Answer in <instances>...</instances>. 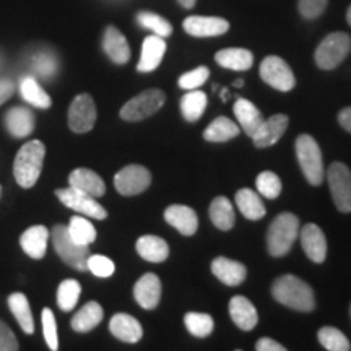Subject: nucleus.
I'll use <instances>...</instances> for the list:
<instances>
[{
    "label": "nucleus",
    "instance_id": "obj_1",
    "mask_svg": "<svg viewBox=\"0 0 351 351\" xmlns=\"http://www.w3.org/2000/svg\"><path fill=\"white\" fill-rule=\"evenodd\" d=\"M271 295L280 304L300 313H311L315 307L313 288L295 275H283L271 285Z\"/></svg>",
    "mask_w": 351,
    "mask_h": 351
},
{
    "label": "nucleus",
    "instance_id": "obj_2",
    "mask_svg": "<svg viewBox=\"0 0 351 351\" xmlns=\"http://www.w3.org/2000/svg\"><path fill=\"white\" fill-rule=\"evenodd\" d=\"M44 156H46V147L39 140H29L20 148L13 163V176L20 187L32 189L38 182L43 171Z\"/></svg>",
    "mask_w": 351,
    "mask_h": 351
},
{
    "label": "nucleus",
    "instance_id": "obj_3",
    "mask_svg": "<svg viewBox=\"0 0 351 351\" xmlns=\"http://www.w3.org/2000/svg\"><path fill=\"white\" fill-rule=\"evenodd\" d=\"M300 218L295 213H280L270 223L269 232H267V249H269L270 256H287L300 236Z\"/></svg>",
    "mask_w": 351,
    "mask_h": 351
},
{
    "label": "nucleus",
    "instance_id": "obj_4",
    "mask_svg": "<svg viewBox=\"0 0 351 351\" xmlns=\"http://www.w3.org/2000/svg\"><path fill=\"white\" fill-rule=\"evenodd\" d=\"M296 158L300 168L311 186H320L326 178L322 152L314 137L302 134L296 138Z\"/></svg>",
    "mask_w": 351,
    "mask_h": 351
},
{
    "label": "nucleus",
    "instance_id": "obj_5",
    "mask_svg": "<svg viewBox=\"0 0 351 351\" xmlns=\"http://www.w3.org/2000/svg\"><path fill=\"white\" fill-rule=\"evenodd\" d=\"M52 244L59 257L67 263L69 267L78 271H85L88 257H90V247L86 244L77 243L70 236L69 228L64 225H56L52 228Z\"/></svg>",
    "mask_w": 351,
    "mask_h": 351
},
{
    "label": "nucleus",
    "instance_id": "obj_6",
    "mask_svg": "<svg viewBox=\"0 0 351 351\" xmlns=\"http://www.w3.org/2000/svg\"><path fill=\"white\" fill-rule=\"evenodd\" d=\"M351 49V38L346 33H330L315 49L314 59L319 69L333 70L343 62Z\"/></svg>",
    "mask_w": 351,
    "mask_h": 351
},
{
    "label": "nucleus",
    "instance_id": "obj_7",
    "mask_svg": "<svg viewBox=\"0 0 351 351\" xmlns=\"http://www.w3.org/2000/svg\"><path fill=\"white\" fill-rule=\"evenodd\" d=\"M166 101V95L161 90H147L143 93H140L132 98L130 101L122 106L121 109V117L127 122H138L147 119L160 111V108L163 106Z\"/></svg>",
    "mask_w": 351,
    "mask_h": 351
},
{
    "label": "nucleus",
    "instance_id": "obj_8",
    "mask_svg": "<svg viewBox=\"0 0 351 351\" xmlns=\"http://www.w3.org/2000/svg\"><path fill=\"white\" fill-rule=\"evenodd\" d=\"M328 187L335 207L341 213L351 212V171L346 165L335 161L327 173Z\"/></svg>",
    "mask_w": 351,
    "mask_h": 351
},
{
    "label": "nucleus",
    "instance_id": "obj_9",
    "mask_svg": "<svg viewBox=\"0 0 351 351\" xmlns=\"http://www.w3.org/2000/svg\"><path fill=\"white\" fill-rule=\"evenodd\" d=\"M261 78L267 85L278 91H291L296 85V78L293 70L285 62L282 57L269 56L261 64Z\"/></svg>",
    "mask_w": 351,
    "mask_h": 351
},
{
    "label": "nucleus",
    "instance_id": "obj_10",
    "mask_svg": "<svg viewBox=\"0 0 351 351\" xmlns=\"http://www.w3.org/2000/svg\"><path fill=\"white\" fill-rule=\"evenodd\" d=\"M56 197L62 202L65 207L75 210L77 213L85 215V217L95 219H104L108 217L106 208L99 205L95 197L85 194V192L78 191L75 187L57 189Z\"/></svg>",
    "mask_w": 351,
    "mask_h": 351
},
{
    "label": "nucleus",
    "instance_id": "obj_11",
    "mask_svg": "<svg viewBox=\"0 0 351 351\" xmlns=\"http://www.w3.org/2000/svg\"><path fill=\"white\" fill-rule=\"evenodd\" d=\"M152 184L150 171L140 165H129L114 176V186L121 195L132 197L147 191Z\"/></svg>",
    "mask_w": 351,
    "mask_h": 351
},
{
    "label": "nucleus",
    "instance_id": "obj_12",
    "mask_svg": "<svg viewBox=\"0 0 351 351\" xmlns=\"http://www.w3.org/2000/svg\"><path fill=\"white\" fill-rule=\"evenodd\" d=\"M96 104L90 95H78L69 108V125L75 134H86L95 127Z\"/></svg>",
    "mask_w": 351,
    "mask_h": 351
},
{
    "label": "nucleus",
    "instance_id": "obj_13",
    "mask_svg": "<svg viewBox=\"0 0 351 351\" xmlns=\"http://www.w3.org/2000/svg\"><path fill=\"white\" fill-rule=\"evenodd\" d=\"M182 26L186 33L195 38L221 36V34H225L230 29V23L225 19H219V16L192 15L184 20Z\"/></svg>",
    "mask_w": 351,
    "mask_h": 351
},
{
    "label": "nucleus",
    "instance_id": "obj_14",
    "mask_svg": "<svg viewBox=\"0 0 351 351\" xmlns=\"http://www.w3.org/2000/svg\"><path fill=\"white\" fill-rule=\"evenodd\" d=\"M301 245L306 256L314 263H322L327 257V239L324 231L314 223H307L300 230Z\"/></svg>",
    "mask_w": 351,
    "mask_h": 351
},
{
    "label": "nucleus",
    "instance_id": "obj_15",
    "mask_svg": "<svg viewBox=\"0 0 351 351\" xmlns=\"http://www.w3.org/2000/svg\"><path fill=\"white\" fill-rule=\"evenodd\" d=\"M289 125V117L287 114H275V116L269 117L263 121L261 127H258L256 134L252 135V142L257 148H269L275 145L282 138L285 130Z\"/></svg>",
    "mask_w": 351,
    "mask_h": 351
},
{
    "label": "nucleus",
    "instance_id": "obj_16",
    "mask_svg": "<svg viewBox=\"0 0 351 351\" xmlns=\"http://www.w3.org/2000/svg\"><path fill=\"white\" fill-rule=\"evenodd\" d=\"M134 298L143 309H155L161 300V280L155 274H145L135 283Z\"/></svg>",
    "mask_w": 351,
    "mask_h": 351
},
{
    "label": "nucleus",
    "instance_id": "obj_17",
    "mask_svg": "<svg viewBox=\"0 0 351 351\" xmlns=\"http://www.w3.org/2000/svg\"><path fill=\"white\" fill-rule=\"evenodd\" d=\"M165 219L168 225L176 228L182 236H194L199 228V218L191 207L186 205H171L166 208Z\"/></svg>",
    "mask_w": 351,
    "mask_h": 351
},
{
    "label": "nucleus",
    "instance_id": "obj_18",
    "mask_svg": "<svg viewBox=\"0 0 351 351\" xmlns=\"http://www.w3.org/2000/svg\"><path fill=\"white\" fill-rule=\"evenodd\" d=\"M69 184L70 187H75L78 191L95 197V199H99V197L106 194V184L101 179V176L86 168L72 171L69 176Z\"/></svg>",
    "mask_w": 351,
    "mask_h": 351
},
{
    "label": "nucleus",
    "instance_id": "obj_19",
    "mask_svg": "<svg viewBox=\"0 0 351 351\" xmlns=\"http://www.w3.org/2000/svg\"><path fill=\"white\" fill-rule=\"evenodd\" d=\"M166 52V43L161 36L152 34V36L145 38L142 46V56H140L137 70L142 73L153 72V70L160 67L161 60H163Z\"/></svg>",
    "mask_w": 351,
    "mask_h": 351
},
{
    "label": "nucleus",
    "instance_id": "obj_20",
    "mask_svg": "<svg viewBox=\"0 0 351 351\" xmlns=\"http://www.w3.org/2000/svg\"><path fill=\"white\" fill-rule=\"evenodd\" d=\"M109 330L117 340L125 341V343H137L143 337V328L140 322L129 314L112 315L111 322H109Z\"/></svg>",
    "mask_w": 351,
    "mask_h": 351
},
{
    "label": "nucleus",
    "instance_id": "obj_21",
    "mask_svg": "<svg viewBox=\"0 0 351 351\" xmlns=\"http://www.w3.org/2000/svg\"><path fill=\"white\" fill-rule=\"evenodd\" d=\"M103 49L114 64H127L130 59V47L124 34L116 26H108L104 32Z\"/></svg>",
    "mask_w": 351,
    "mask_h": 351
},
{
    "label": "nucleus",
    "instance_id": "obj_22",
    "mask_svg": "<svg viewBox=\"0 0 351 351\" xmlns=\"http://www.w3.org/2000/svg\"><path fill=\"white\" fill-rule=\"evenodd\" d=\"M230 315L232 322L238 326L241 330H252L258 322V314L256 306L252 304L247 298L234 296L230 301Z\"/></svg>",
    "mask_w": 351,
    "mask_h": 351
},
{
    "label": "nucleus",
    "instance_id": "obj_23",
    "mask_svg": "<svg viewBox=\"0 0 351 351\" xmlns=\"http://www.w3.org/2000/svg\"><path fill=\"white\" fill-rule=\"evenodd\" d=\"M47 241H49V230L43 225L28 228L20 238L21 249L32 258H43L47 251Z\"/></svg>",
    "mask_w": 351,
    "mask_h": 351
},
{
    "label": "nucleus",
    "instance_id": "obj_24",
    "mask_svg": "<svg viewBox=\"0 0 351 351\" xmlns=\"http://www.w3.org/2000/svg\"><path fill=\"white\" fill-rule=\"evenodd\" d=\"M212 271L219 282H223L228 287H238L245 280L247 270L241 262L231 261L226 257H217L212 262Z\"/></svg>",
    "mask_w": 351,
    "mask_h": 351
},
{
    "label": "nucleus",
    "instance_id": "obj_25",
    "mask_svg": "<svg viewBox=\"0 0 351 351\" xmlns=\"http://www.w3.org/2000/svg\"><path fill=\"white\" fill-rule=\"evenodd\" d=\"M234 116L236 119H238L241 129H243L249 137H252V135L256 134L257 129L263 122L262 112L258 111L256 104L245 98H238V101L234 103Z\"/></svg>",
    "mask_w": 351,
    "mask_h": 351
},
{
    "label": "nucleus",
    "instance_id": "obj_26",
    "mask_svg": "<svg viewBox=\"0 0 351 351\" xmlns=\"http://www.w3.org/2000/svg\"><path fill=\"white\" fill-rule=\"evenodd\" d=\"M218 65L221 67L236 70V72H244L249 70L254 64V56L251 51L241 49V47H230V49H221L215 56Z\"/></svg>",
    "mask_w": 351,
    "mask_h": 351
},
{
    "label": "nucleus",
    "instance_id": "obj_27",
    "mask_svg": "<svg viewBox=\"0 0 351 351\" xmlns=\"http://www.w3.org/2000/svg\"><path fill=\"white\" fill-rule=\"evenodd\" d=\"M5 125L13 137H28L34 130V116L26 108H13L5 114Z\"/></svg>",
    "mask_w": 351,
    "mask_h": 351
},
{
    "label": "nucleus",
    "instance_id": "obj_28",
    "mask_svg": "<svg viewBox=\"0 0 351 351\" xmlns=\"http://www.w3.org/2000/svg\"><path fill=\"white\" fill-rule=\"evenodd\" d=\"M137 252L138 256L145 261L160 263L165 262L169 256V245L165 239L158 238V236H142L137 241Z\"/></svg>",
    "mask_w": 351,
    "mask_h": 351
},
{
    "label": "nucleus",
    "instance_id": "obj_29",
    "mask_svg": "<svg viewBox=\"0 0 351 351\" xmlns=\"http://www.w3.org/2000/svg\"><path fill=\"white\" fill-rule=\"evenodd\" d=\"M104 317V311L96 301L86 302L85 306L82 307L78 313L72 317V322L70 326L75 332L80 333H86L90 330H93L96 326H99V322Z\"/></svg>",
    "mask_w": 351,
    "mask_h": 351
},
{
    "label": "nucleus",
    "instance_id": "obj_30",
    "mask_svg": "<svg viewBox=\"0 0 351 351\" xmlns=\"http://www.w3.org/2000/svg\"><path fill=\"white\" fill-rule=\"evenodd\" d=\"M236 204H238L239 212L244 215L247 219H261L265 217L267 210L265 205L261 199V194L252 189H241L236 194Z\"/></svg>",
    "mask_w": 351,
    "mask_h": 351
},
{
    "label": "nucleus",
    "instance_id": "obj_31",
    "mask_svg": "<svg viewBox=\"0 0 351 351\" xmlns=\"http://www.w3.org/2000/svg\"><path fill=\"white\" fill-rule=\"evenodd\" d=\"M8 307H10L15 319L19 320L21 330L28 333V335L34 333V320L28 298H26L23 293H12V295L8 296Z\"/></svg>",
    "mask_w": 351,
    "mask_h": 351
},
{
    "label": "nucleus",
    "instance_id": "obj_32",
    "mask_svg": "<svg viewBox=\"0 0 351 351\" xmlns=\"http://www.w3.org/2000/svg\"><path fill=\"white\" fill-rule=\"evenodd\" d=\"M210 213V219L218 230L221 231H230L232 226H234L236 221V215H234V208H232V204L226 197H217L212 202L208 208Z\"/></svg>",
    "mask_w": 351,
    "mask_h": 351
},
{
    "label": "nucleus",
    "instance_id": "obj_33",
    "mask_svg": "<svg viewBox=\"0 0 351 351\" xmlns=\"http://www.w3.org/2000/svg\"><path fill=\"white\" fill-rule=\"evenodd\" d=\"M238 135H239V125L236 124V122H232L231 119H228L225 116L217 117V119H215L204 132V138L207 140V142H215V143L228 142V140L238 137Z\"/></svg>",
    "mask_w": 351,
    "mask_h": 351
},
{
    "label": "nucleus",
    "instance_id": "obj_34",
    "mask_svg": "<svg viewBox=\"0 0 351 351\" xmlns=\"http://www.w3.org/2000/svg\"><path fill=\"white\" fill-rule=\"evenodd\" d=\"M207 103V95H205L204 91H200L199 88H197V90H189L181 99V111L184 119L187 122L199 121L200 117L204 116Z\"/></svg>",
    "mask_w": 351,
    "mask_h": 351
},
{
    "label": "nucleus",
    "instance_id": "obj_35",
    "mask_svg": "<svg viewBox=\"0 0 351 351\" xmlns=\"http://www.w3.org/2000/svg\"><path fill=\"white\" fill-rule=\"evenodd\" d=\"M20 91H21V96H23V99L28 101L32 106L39 108V109L51 108L52 101L49 98V95L39 86V83L34 80V78L25 77L20 83Z\"/></svg>",
    "mask_w": 351,
    "mask_h": 351
},
{
    "label": "nucleus",
    "instance_id": "obj_36",
    "mask_svg": "<svg viewBox=\"0 0 351 351\" xmlns=\"http://www.w3.org/2000/svg\"><path fill=\"white\" fill-rule=\"evenodd\" d=\"M80 293L82 287L77 280H64V282L59 285V289H57V304H59L60 311H64V313L72 311L73 307L77 306L78 300H80Z\"/></svg>",
    "mask_w": 351,
    "mask_h": 351
},
{
    "label": "nucleus",
    "instance_id": "obj_37",
    "mask_svg": "<svg viewBox=\"0 0 351 351\" xmlns=\"http://www.w3.org/2000/svg\"><path fill=\"white\" fill-rule=\"evenodd\" d=\"M184 324H186L187 330L199 339L208 337L215 327L212 315L204 313H187L184 315Z\"/></svg>",
    "mask_w": 351,
    "mask_h": 351
},
{
    "label": "nucleus",
    "instance_id": "obj_38",
    "mask_svg": "<svg viewBox=\"0 0 351 351\" xmlns=\"http://www.w3.org/2000/svg\"><path fill=\"white\" fill-rule=\"evenodd\" d=\"M317 339L320 345L328 351H348L351 348L345 333L335 327H322L317 333Z\"/></svg>",
    "mask_w": 351,
    "mask_h": 351
},
{
    "label": "nucleus",
    "instance_id": "obj_39",
    "mask_svg": "<svg viewBox=\"0 0 351 351\" xmlns=\"http://www.w3.org/2000/svg\"><path fill=\"white\" fill-rule=\"evenodd\" d=\"M69 232L77 243L90 245L96 239V230L95 226L91 225V221H88L86 218L83 217H72L69 223Z\"/></svg>",
    "mask_w": 351,
    "mask_h": 351
},
{
    "label": "nucleus",
    "instance_id": "obj_40",
    "mask_svg": "<svg viewBox=\"0 0 351 351\" xmlns=\"http://www.w3.org/2000/svg\"><path fill=\"white\" fill-rule=\"evenodd\" d=\"M137 21L140 26L150 29V32L155 33L156 36L168 38L171 36V33H173V26H171L169 21L165 20L163 16L156 15V13L140 12L137 15Z\"/></svg>",
    "mask_w": 351,
    "mask_h": 351
},
{
    "label": "nucleus",
    "instance_id": "obj_41",
    "mask_svg": "<svg viewBox=\"0 0 351 351\" xmlns=\"http://www.w3.org/2000/svg\"><path fill=\"white\" fill-rule=\"evenodd\" d=\"M256 187L258 194L269 200H274L282 194V181H280L278 176L271 173V171H263V173L257 176Z\"/></svg>",
    "mask_w": 351,
    "mask_h": 351
},
{
    "label": "nucleus",
    "instance_id": "obj_42",
    "mask_svg": "<svg viewBox=\"0 0 351 351\" xmlns=\"http://www.w3.org/2000/svg\"><path fill=\"white\" fill-rule=\"evenodd\" d=\"M208 77H210V70L202 65V67H197L194 70H191V72L181 75L178 85H179V88H182V90H186V91L197 90V88H200L205 82L208 80Z\"/></svg>",
    "mask_w": 351,
    "mask_h": 351
},
{
    "label": "nucleus",
    "instance_id": "obj_43",
    "mask_svg": "<svg viewBox=\"0 0 351 351\" xmlns=\"http://www.w3.org/2000/svg\"><path fill=\"white\" fill-rule=\"evenodd\" d=\"M43 332H44V339H46L47 346L52 351L59 350V337H57V324H56V317L54 313L46 307L43 309Z\"/></svg>",
    "mask_w": 351,
    "mask_h": 351
},
{
    "label": "nucleus",
    "instance_id": "obj_44",
    "mask_svg": "<svg viewBox=\"0 0 351 351\" xmlns=\"http://www.w3.org/2000/svg\"><path fill=\"white\" fill-rule=\"evenodd\" d=\"M86 269L90 270L95 276H98V278H108V276H111L114 274L116 265H114L111 258L95 254V256L88 257Z\"/></svg>",
    "mask_w": 351,
    "mask_h": 351
},
{
    "label": "nucleus",
    "instance_id": "obj_45",
    "mask_svg": "<svg viewBox=\"0 0 351 351\" xmlns=\"http://www.w3.org/2000/svg\"><path fill=\"white\" fill-rule=\"evenodd\" d=\"M33 67L36 70V73H39L43 78H49L56 73L57 62L54 56L47 54V52H39V54L34 56Z\"/></svg>",
    "mask_w": 351,
    "mask_h": 351
},
{
    "label": "nucleus",
    "instance_id": "obj_46",
    "mask_svg": "<svg viewBox=\"0 0 351 351\" xmlns=\"http://www.w3.org/2000/svg\"><path fill=\"white\" fill-rule=\"evenodd\" d=\"M328 0H300L298 2V8L300 13L307 20L317 19L326 10Z\"/></svg>",
    "mask_w": 351,
    "mask_h": 351
},
{
    "label": "nucleus",
    "instance_id": "obj_47",
    "mask_svg": "<svg viewBox=\"0 0 351 351\" xmlns=\"http://www.w3.org/2000/svg\"><path fill=\"white\" fill-rule=\"evenodd\" d=\"M20 350L19 340L15 333L10 330V327L5 322L0 320V351H16Z\"/></svg>",
    "mask_w": 351,
    "mask_h": 351
},
{
    "label": "nucleus",
    "instance_id": "obj_48",
    "mask_svg": "<svg viewBox=\"0 0 351 351\" xmlns=\"http://www.w3.org/2000/svg\"><path fill=\"white\" fill-rule=\"evenodd\" d=\"M256 350L257 351H285L287 348H285L283 345H280L278 341H275V340H271V339H267V337H263V339H261V340L257 341Z\"/></svg>",
    "mask_w": 351,
    "mask_h": 351
},
{
    "label": "nucleus",
    "instance_id": "obj_49",
    "mask_svg": "<svg viewBox=\"0 0 351 351\" xmlns=\"http://www.w3.org/2000/svg\"><path fill=\"white\" fill-rule=\"evenodd\" d=\"M13 90H15V86L10 80H0V106L12 98Z\"/></svg>",
    "mask_w": 351,
    "mask_h": 351
},
{
    "label": "nucleus",
    "instance_id": "obj_50",
    "mask_svg": "<svg viewBox=\"0 0 351 351\" xmlns=\"http://www.w3.org/2000/svg\"><path fill=\"white\" fill-rule=\"evenodd\" d=\"M339 122L346 132H350L351 134V108L341 109L339 114Z\"/></svg>",
    "mask_w": 351,
    "mask_h": 351
},
{
    "label": "nucleus",
    "instance_id": "obj_51",
    "mask_svg": "<svg viewBox=\"0 0 351 351\" xmlns=\"http://www.w3.org/2000/svg\"><path fill=\"white\" fill-rule=\"evenodd\" d=\"M179 3H181V5L184 7V8H192L195 5V2L197 0H178Z\"/></svg>",
    "mask_w": 351,
    "mask_h": 351
},
{
    "label": "nucleus",
    "instance_id": "obj_52",
    "mask_svg": "<svg viewBox=\"0 0 351 351\" xmlns=\"http://www.w3.org/2000/svg\"><path fill=\"white\" fill-rule=\"evenodd\" d=\"M219 96H221L223 101H228V99H230V91H228L225 88V90H221V95H219Z\"/></svg>",
    "mask_w": 351,
    "mask_h": 351
},
{
    "label": "nucleus",
    "instance_id": "obj_53",
    "mask_svg": "<svg viewBox=\"0 0 351 351\" xmlns=\"http://www.w3.org/2000/svg\"><path fill=\"white\" fill-rule=\"evenodd\" d=\"M232 85H234L236 88H243L244 86V80H243V78H239V80H236L234 83H232Z\"/></svg>",
    "mask_w": 351,
    "mask_h": 351
},
{
    "label": "nucleus",
    "instance_id": "obj_54",
    "mask_svg": "<svg viewBox=\"0 0 351 351\" xmlns=\"http://www.w3.org/2000/svg\"><path fill=\"white\" fill-rule=\"evenodd\" d=\"M346 21H348V25L351 26V5L348 8V12H346Z\"/></svg>",
    "mask_w": 351,
    "mask_h": 351
},
{
    "label": "nucleus",
    "instance_id": "obj_55",
    "mask_svg": "<svg viewBox=\"0 0 351 351\" xmlns=\"http://www.w3.org/2000/svg\"><path fill=\"white\" fill-rule=\"evenodd\" d=\"M0 197H2V186H0Z\"/></svg>",
    "mask_w": 351,
    "mask_h": 351
},
{
    "label": "nucleus",
    "instance_id": "obj_56",
    "mask_svg": "<svg viewBox=\"0 0 351 351\" xmlns=\"http://www.w3.org/2000/svg\"><path fill=\"white\" fill-rule=\"evenodd\" d=\"M350 313H351V309H350Z\"/></svg>",
    "mask_w": 351,
    "mask_h": 351
}]
</instances>
